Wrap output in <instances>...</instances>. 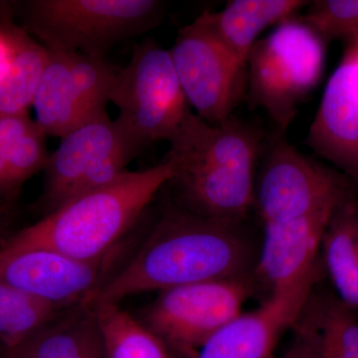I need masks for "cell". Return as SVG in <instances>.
<instances>
[{
    "label": "cell",
    "mask_w": 358,
    "mask_h": 358,
    "mask_svg": "<svg viewBox=\"0 0 358 358\" xmlns=\"http://www.w3.org/2000/svg\"><path fill=\"white\" fill-rule=\"evenodd\" d=\"M250 259L237 223L171 207L134 255L86 303H119L134 294L245 277Z\"/></svg>",
    "instance_id": "6da1fadb"
},
{
    "label": "cell",
    "mask_w": 358,
    "mask_h": 358,
    "mask_svg": "<svg viewBox=\"0 0 358 358\" xmlns=\"http://www.w3.org/2000/svg\"><path fill=\"white\" fill-rule=\"evenodd\" d=\"M262 133L231 117L218 124L192 110L169 141L171 182L180 206L204 217L239 224L255 204L254 176Z\"/></svg>",
    "instance_id": "7a4b0ae2"
},
{
    "label": "cell",
    "mask_w": 358,
    "mask_h": 358,
    "mask_svg": "<svg viewBox=\"0 0 358 358\" xmlns=\"http://www.w3.org/2000/svg\"><path fill=\"white\" fill-rule=\"evenodd\" d=\"M174 176L171 162L128 171L109 185L70 199L36 223L6 237L0 258L45 249L78 260L99 261L122 244L127 233Z\"/></svg>",
    "instance_id": "3957f363"
},
{
    "label": "cell",
    "mask_w": 358,
    "mask_h": 358,
    "mask_svg": "<svg viewBox=\"0 0 358 358\" xmlns=\"http://www.w3.org/2000/svg\"><path fill=\"white\" fill-rule=\"evenodd\" d=\"M326 41L303 20L289 18L254 44L247 57L250 102L285 131L319 84Z\"/></svg>",
    "instance_id": "277c9868"
},
{
    "label": "cell",
    "mask_w": 358,
    "mask_h": 358,
    "mask_svg": "<svg viewBox=\"0 0 358 358\" xmlns=\"http://www.w3.org/2000/svg\"><path fill=\"white\" fill-rule=\"evenodd\" d=\"M157 0H33L25 21L48 50L105 58L115 44L159 24Z\"/></svg>",
    "instance_id": "5b68a950"
},
{
    "label": "cell",
    "mask_w": 358,
    "mask_h": 358,
    "mask_svg": "<svg viewBox=\"0 0 358 358\" xmlns=\"http://www.w3.org/2000/svg\"><path fill=\"white\" fill-rule=\"evenodd\" d=\"M109 100L119 110L115 122L138 150L171 140L190 110L171 52L150 40L117 70Z\"/></svg>",
    "instance_id": "8992f818"
},
{
    "label": "cell",
    "mask_w": 358,
    "mask_h": 358,
    "mask_svg": "<svg viewBox=\"0 0 358 358\" xmlns=\"http://www.w3.org/2000/svg\"><path fill=\"white\" fill-rule=\"evenodd\" d=\"M138 150L107 110L94 115L61 138L49 155L40 210L47 215L82 193L109 185L126 173Z\"/></svg>",
    "instance_id": "52a82bcc"
},
{
    "label": "cell",
    "mask_w": 358,
    "mask_h": 358,
    "mask_svg": "<svg viewBox=\"0 0 358 358\" xmlns=\"http://www.w3.org/2000/svg\"><path fill=\"white\" fill-rule=\"evenodd\" d=\"M252 293L246 277L195 282L159 292L140 320L169 352L193 358L212 334L242 313Z\"/></svg>",
    "instance_id": "ba28073f"
},
{
    "label": "cell",
    "mask_w": 358,
    "mask_h": 358,
    "mask_svg": "<svg viewBox=\"0 0 358 358\" xmlns=\"http://www.w3.org/2000/svg\"><path fill=\"white\" fill-rule=\"evenodd\" d=\"M353 185L345 174L278 140L259 178L255 204L264 224L289 222L355 199Z\"/></svg>",
    "instance_id": "9c48e42d"
},
{
    "label": "cell",
    "mask_w": 358,
    "mask_h": 358,
    "mask_svg": "<svg viewBox=\"0 0 358 358\" xmlns=\"http://www.w3.org/2000/svg\"><path fill=\"white\" fill-rule=\"evenodd\" d=\"M169 52L195 115L211 124L230 119L247 93V65L197 20L179 30Z\"/></svg>",
    "instance_id": "30bf717a"
},
{
    "label": "cell",
    "mask_w": 358,
    "mask_h": 358,
    "mask_svg": "<svg viewBox=\"0 0 358 358\" xmlns=\"http://www.w3.org/2000/svg\"><path fill=\"white\" fill-rule=\"evenodd\" d=\"M122 245L99 261L78 260L51 250L37 249L0 258V282L60 310L89 301L113 275Z\"/></svg>",
    "instance_id": "8fae6325"
},
{
    "label": "cell",
    "mask_w": 358,
    "mask_h": 358,
    "mask_svg": "<svg viewBox=\"0 0 358 358\" xmlns=\"http://www.w3.org/2000/svg\"><path fill=\"white\" fill-rule=\"evenodd\" d=\"M336 209L289 222L264 224L256 275L268 285L271 296L286 301L299 313L310 298L315 260Z\"/></svg>",
    "instance_id": "7c38bea8"
},
{
    "label": "cell",
    "mask_w": 358,
    "mask_h": 358,
    "mask_svg": "<svg viewBox=\"0 0 358 358\" xmlns=\"http://www.w3.org/2000/svg\"><path fill=\"white\" fill-rule=\"evenodd\" d=\"M345 44L306 143L358 185V39Z\"/></svg>",
    "instance_id": "4fadbf2b"
},
{
    "label": "cell",
    "mask_w": 358,
    "mask_h": 358,
    "mask_svg": "<svg viewBox=\"0 0 358 358\" xmlns=\"http://www.w3.org/2000/svg\"><path fill=\"white\" fill-rule=\"evenodd\" d=\"M299 313L270 296L262 307L241 313L207 339L193 358H270Z\"/></svg>",
    "instance_id": "5bb4252c"
},
{
    "label": "cell",
    "mask_w": 358,
    "mask_h": 358,
    "mask_svg": "<svg viewBox=\"0 0 358 358\" xmlns=\"http://www.w3.org/2000/svg\"><path fill=\"white\" fill-rule=\"evenodd\" d=\"M301 0H233L220 11H204L196 18L238 60L247 57L264 30L294 17Z\"/></svg>",
    "instance_id": "9a60e30c"
},
{
    "label": "cell",
    "mask_w": 358,
    "mask_h": 358,
    "mask_svg": "<svg viewBox=\"0 0 358 358\" xmlns=\"http://www.w3.org/2000/svg\"><path fill=\"white\" fill-rule=\"evenodd\" d=\"M357 312L338 298L310 296L293 324L296 345L310 358H358Z\"/></svg>",
    "instance_id": "2e32d148"
},
{
    "label": "cell",
    "mask_w": 358,
    "mask_h": 358,
    "mask_svg": "<svg viewBox=\"0 0 358 358\" xmlns=\"http://www.w3.org/2000/svg\"><path fill=\"white\" fill-rule=\"evenodd\" d=\"M8 352L20 358H106L95 313L88 303L61 313L38 334Z\"/></svg>",
    "instance_id": "e0dca14e"
},
{
    "label": "cell",
    "mask_w": 358,
    "mask_h": 358,
    "mask_svg": "<svg viewBox=\"0 0 358 358\" xmlns=\"http://www.w3.org/2000/svg\"><path fill=\"white\" fill-rule=\"evenodd\" d=\"M49 51V59L33 100L37 126L45 136L63 138L91 119L85 110L70 69V54Z\"/></svg>",
    "instance_id": "ac0fdd59"
},
{
    "label": "cell",
    "mask_w": 358,
    "mask_h": 358,
    "mask_svg": "<svg viewBox=\"0 0 358 358\" xmlns=\"http://www.w3.org/2000/svg\"><path fill=\"white\" fill-rule=\"evenodd\" d=\"M0 34L9 50L6 69L0 76V117L28 114L48 62V49L11 25L0 26Z\"/></svg>",
    "instance_id": "d6986e66"
},
{
    "label": "cell",
    "mask_w": 358,
    "mask_h": 358,
    "mask_svg": "<svg viewBox=\"0 0 358 358\" xmlns=\"http://www.w3.org/2000/svg\"><path fill=\"white\" fill-rule=\"evenodd\" d=\"M324 263L339 300L358 310V201L339 205L322 242Z\"/></svg>",
    "instance_id": "ffe728a7"
},
{
    "label": "cell",
    "mask_w": 358,
    "mask_h": 358,
    "mask_svg": "<svg viewBox=\"0 0 358 358\" xmlns=\"http://www.w3.org/2000/svg\"><path fill=\"white\" fill-rule=\"evenodd\" d=\"M90 305L100 329L106 358H171L164 341L119 303Z\"/></svg>",
    "instance_id": "44dd1931"
},
{
    "label": "cell",
    "mask_w": 358,
    "mask_h": 358,
    "mask_svg": "<svg viewBox=\"0 0 358 358\" xmlns=\"http://www.w3.org/2000/svg\"><path fill=\"white\" fill-rule=\"evenodd\" d=\"M64 310L0 282V343L14 350L48 326Z\"/></svg>",
    "instance_id": "7402d4cb"
},
{
    "label": "cell",
    "mask_w": 358,
    "mask_h": 358,
    "mask_svg": "<svg viewBox=\"0 0 358 358\" xmlns=\"http://www.w3.org/2000/svg\"><path fill=\"white\" fill-rule=\"evenodd\" d=\"M324 41L358 39V0H319L310 2L301 17Z\"/></svg>",
    "instance_id": "603a6c76"
},
{
    "label": "cell",
    "mask_w": 358,
    "mask_h": 358,
    "mask_svg": "<svg viewBox=\"0 0 358 358\" xmlns=\"http://www.w3.org/2000/svg\"><path fill=\"white\" fill-rule=\"evenodd\" d=\"M11 216H13V211H11L9 201L2 200L0 201V243L6 238L7 229L11 222Z\"/></svg>",
    "instance_id": "cb8c5ba5"
},
{
    "label": "cell",
    "mask_w": 358,
    "mask_h": 358,
    "mask_svg": "<svg viewBox=\"0 0 358 358\" xmlns=\"http://www.w3.org/2000/svg\"><path fill=\"white\" fill-rule=\"evenodd\" d=\"M286 358H310L307 353L303 352L300 346L294 345L293 350L289 352Z\"/></svg>",
    "instance_id": "d4e9b609"
},
{
    "label": "cell",
    "mask_w": 358,
    "mask_h": 358,
    "mask_svg": "<svg viewBox=\"0 0 358 358\" xmlns=\"http://www.w3.org/2000/svg\"><path fill=\"white\" fill-rule=\"evenodd\" d=\"M4 358H20L17 355H14L13 352H8V350H6V357Z\"/></svg>",
    "instance_id": "484cf974"
},
{
    "label": "cell",
    "mask_w": 358,
    "mask_h": 358,
    "mask_svg": "<svg viewBox=\"0 0 358 358\" xmlns=\"http://www.w3.org/2000/svg\"><path fill=\"white\" fill-rule=\"evenodd\" d=\"M2 200H3V199H0V201H2Z\"/></svg>",
    "instance_id": "4316f807"
}]
</instances>
